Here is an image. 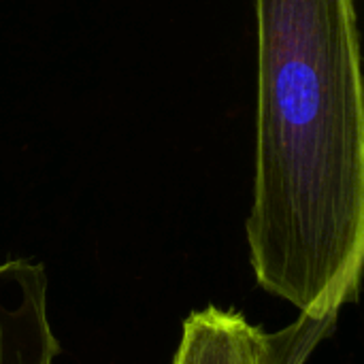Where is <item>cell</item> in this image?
I'll list each match as a JSON object with an SVG mask.
<instances>
[{
	"instance_id": "obj_1",
	"label": "cell",
	"mask_w": 364,
	"mask_h": 364,
	"mask_svg": "<svg viewBox=\"0 0 364 364\" xmlns=\"http://www.w3.org/2000/svg\"><path fill=\"white\" fill-rule=\"evenodd\" d=\"M256 282L318 320L358 301L364 105L354 0H254Z\"/></svg>"
},
{
	"instance_id": "obj_2",
	"label": "cell",
	"mask_w": 364,
	"mask_h": 364,
	"mask_svg": "<svg viewBox=\"0 0 364 364\" xmlns=\"http://www.w3.org/2000/svg\"><path fill=\"white\" fill-rule=\"evenodd\" d=\"M335 326L337 318L301 314L286 328L269 333L237 309L209 305L183 322L173 364H305Z\"/></svg>"
},
{
	"instance_id": "obj_3",
	"label": "cell",
	"mask_w": 364,
	"mask_h": 364,
	"mask_svg": "<svg viewBox=\"0 0 364 364\" xmlns=\"http://www.w3.org/2000/svg\"><path fill=\"white\" fill-rule=\"evenodd\" d=\"M58 354L45 267L23 258L0 262V364H53Z\"/></svg>"
}]
</instances>
